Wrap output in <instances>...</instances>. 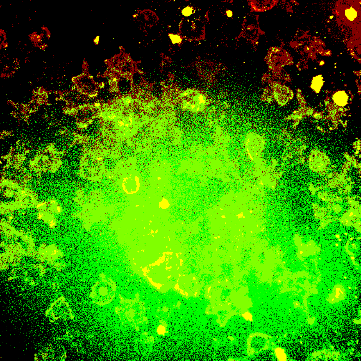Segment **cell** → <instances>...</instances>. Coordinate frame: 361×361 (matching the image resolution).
Listing matches in <instances>:
<instances>
[{"mask_svg": "<svg viewBox=\"0 0 361 361\" xmlns=\"http://www.w3.org/2000/svg\"><path fill=\"white\" fill-rule=\"evenodd\" d=\"M115 288L108 283L98 284L94 287L90 296L93 302L98 305H104L111 302L115 296Z\"/></svg>", "mask_w": 361, "mask_h": 361, "instance_id": "6da1fadb", "label": "cell"}, {"mask_svg": "<svg viewBox=\"0 0 361 361\" xmlns=\"http://www.w3.org/2000/svg\"><path fill=\"white\" fill-rule=\"evenodd\" d=\"M135 301L126 302L117 308V314L124 324L135 325Z\"/></svg>", "mask_w": 361, "mask_h": 361, "instance_id": "7a4b0ae2", "label": "cell"}, {"mask_svg": "<svg viewBox=\"0 0 361 361\" xmlns=\"http://www.w3.org/2000/svg\"><path fill=\"white\" fill-rule=\"evenodd\" d=\"M309 163L313 170L316 172L322 173L327 169L330 162L327 156L324 153L315 151L310 153L309 157Z\"/></svg>", "mask_w": 361, "mask_h": 361, "instance_id": "3957f363", "label": "cell"}, {"mask_svg": "<svg viewBox=\"0 0 361 361\" xmlns=\"http://www.w3.org/2000/svg\"><path fill=\"white\" fill-rule=\"evenodd\" d=\"M348 96L344 91H339L334 95L333 100L339 106L344 107L347 104Z\"/></svg>", "mask_w": 361, "mask_h": 361, "instance_id": "277c9868", "label": "cell"}, {"mask_svg": "<svg viewBox=\"0 0 361 361\" xmlns=\"http://www.w3.org/2000/svg\"><path fill=\"white\" fill-rule=\"evenodd\" d=\"M251 3L254 4L261 5L262 6L259 7L255 10L256 11L264 12L272 8L275 4V1H253Z\"/></svg>", "mask_w": 361, "mask_h": 361, "instance_id": "5b68a950", "label": "cell"}, {"mask_svg": "<svg viewBox=\"0 0 361 361\" xmlns=\"http://www.w3.org/2000/svg\"><path fill=\"white\" fill-rule=\"evenodd\" d=\"M323 85L322 80H320L319 78H316L315 80H313L312 87L316 92L319 93Z\"/></svg>", "mask_w": 361, "mask_h": 361, "instance_id": "8992f818", "label": "cell"}, {"mask_svg": "<svg viewBox=\"0 0 361 361\" xmlns=\"http://www.w3.org/2000/svg\"><path fill=\"white\" fill-rule=\"evenodd\" d=\"M169 36L173 44H180L181 42L182 39L180 35L170 34Z\"/></svg>", "mask_w": 361, "mask_h": 361, "instance_id": "52a82bcc", "label": "cell"}, {"mask_svg": "<svg viewBox=\"0 0 361 361\" xmlns=\"http://www.w3.org/2000/svg\"><path fill=\"white\" fill-rule=\"evenodd\" d=\"M182 13L184 16L189 17L193 14V9L190 6L186 7L182 10Z\"/></svg>", "mask_w": 361, "mask_h": 361, "instance_id": "ba28073f", "label": "cell"}, {"mask_svg": "<svg viewBox=\"0 0 361 361\" xmlns=\"http://www.w3.org/2000/svg\"><path fill=\"white\" fill-rule=\"evenodd\" d=\"M170 204L165 199H163L162 201L160 203V207L163 208H167Z\"/></svg>", "mask_w": 361, "mask_h": 361, "instance_id": "9c48e42d", "label": "cell"}, {"mask_svg": "<svg viewBox=\"0 0 361 361\" xmlns=\"http://www.w3.org/2000/svg\"><path fill=\"white\" fill-rule=\"evenodd\" d=\"M66 305H67V307H69V304H67V303H66Z\"/></svg>", "mask_w": 361, "mask_h": 361, "instance_id": "30bf717a", "label": "cell"}, {"mask_svg": "<svg viewBox=\"0 0 361 361\" xmlns=\"http://www.w3.org/2000/svg\"><path fill=\"white\" fill-rule=\"evenodd\" d=\"M67 334H68V333H69V332H67Z\"/></svg>", "mask_w": 361, "mask_h": 361, "instance_id": "8fae6325", "label": "cell"}, {"mask_svg": "<svg viewBox=\"0 0 361 361\" xmlns=\"http://www.w3.org/2000/svg\"><path fill=\"white\" fill-rule=\"evenodd\" d=\"M251 233H252V231H251Z\"/></svg>", "mask_w": 361, "mask_h": 361, "instance_id": "7c38bea8", "label": "cell"}]
</instances>
